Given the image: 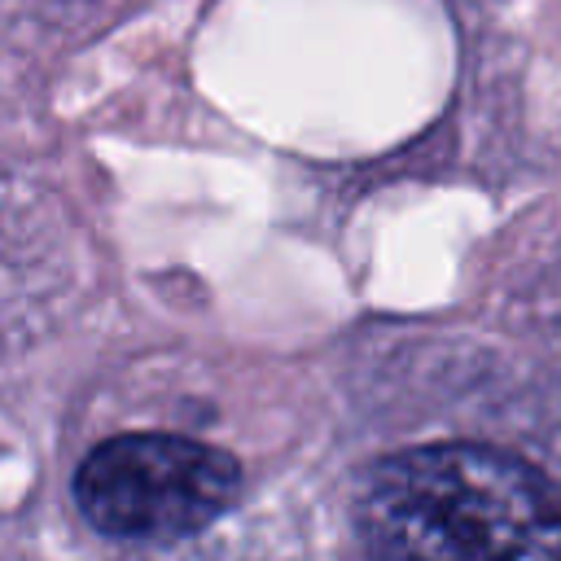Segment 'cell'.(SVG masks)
<instances>
[{
	"instance_id": "cell-2",
	"label": "cell",
	"mask_w": 561,
	"mask_h": 561,
	"mask_svg": "<svg viewBox=\"0 0 561 561\" xmlns=\"http://www.w3.org/2000/svg\"><path fill=\"white\" fill-rule=\"evenodd\" d=\"M241 495V465L184 434H114L75 473L79 513L110 539L175 543L219 522Z\"/></svg>"
},
{
	"instance_id": "cell-1",
	"label": "cell",
	"mask_w": 561,
	"mask_h": 561,
	"mask_svg": "<svg viewBox=\"0 0 561 561\" xmlns=\"http://www.w3.org/2000/svg\"><path fill=\"white\" fill-rule=\"evenodd\" d=\"M359 530L381 561H561V486L500 447H408L368 473Z\"/></svg>"
}]
</instances>
